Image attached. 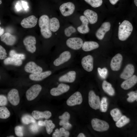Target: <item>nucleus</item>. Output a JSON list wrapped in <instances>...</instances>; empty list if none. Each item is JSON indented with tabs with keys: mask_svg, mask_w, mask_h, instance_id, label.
<instances>
[{
	"mask_svg": "<svg viewBox=\"0 0 137 137\" xmlns=\"http://www.w3.org/2000/svg\"><path fill=\"white\" fill-rule=\"evenodd\" d=\"M133 29V26L131 23L126 20L123 21L119 27V39L122 41L126 40L131 35Z\"/></svg>",
	"mask_w": 137,
	"mask_h": 137,
	"instance_id": "nucleus-1",
	"label": "nucleus"
},
{
	"mask_svg": "<svg viewBox=\"0 0 137 137\" xmlns=\"http://www.w3.org/2000/svg\"><path fill=\"white\" fill-rule=\"evenodd\" d=\"M39 25L42 36L45 39L50 38L52 34L49 28V19L48 16L46 15L41 16L39 20Z\"/></svg>",
	"mask_w": 137,
	"mask_h": 137,
	"instance_id": "nucleus-2",
	"label": "nucleus"
},
{
	"mask_svg": "<svg viewBox=\"0 0 137 137\" xmlns=\"http://www.w3.org/2000/svg\"><path fill=\"white\" fill-rule=\"evenodd\" d=\"M91 123L93 129L98 131H107L109 127V124L106 122L97 118L92 119Z\"/></svg>",
	"mask_w": 137,
	"mask_h": 137,
	"instance_id": "nucleus-3",
	"label": "nucleus"
},
{
	"mask_svg": "<svg viewBox=\"0 0 137 137\" xmlns=\"http://www.w3.org/2000/svg\"><path fill=\"white\" fill-rule=\"evenodd\" d=\"M42 89V87L39 84H34L31 86L26 92L27 100L31 101L35 99L38 96Z\"/></svg>",
	"mask_w": 137,
	"mask_h": 137,
	"instance_id": "nucleus-4",
	"label": "nucleus"
},
{
	"mask_svg": "<svg viewBox=\"0 0 137 137\" xmlns=\"http://www.w3.org/2000/svg\"><path fill=\"white\" fill-rule=\"evenodd\" d=\"M23 42L27 51L32 53L35 52L36 41L35 37L31 36H27L24 39Z\"/></svg>",
	"mask_w": 137,
	"mask_h": 137,
	"instance_id": "nucleus-5",
	"label": "nucleus"
},
{
	"mask_svg": "<svg viewBox=\"0 0 137 137\" xmlns=\"http://www.w3.org/2000/svg\"><path fill=\"white\" fill-rule=\"evenodd\" d=\"M66 44L69 47L74 50H77L82 47L83 41L79 37H73L68 39L66 41Z\"/></svg>",
	"mask_w": 137,
	"mask_h": 137,
	"instance_id": "nucleus-6",
	"label": "nucleus"
},
{
	"mask_svg": "<svg viewBox=\"0 0 137 137\" xmlns=\"http://www.w3.org/2000/svg\"><path fill=\"white\" fill-rule=\"evenodd\" d=\"M59 9L63 16H68L73 13L75 10V6L73 3L68 2L61 5L59 7Z\"/></svg>",
	"mask_w": 137,
	"mask_h": 137,
	"instance_id": "nucleus-7",
	"label": "nucleus"
},
{
	"mask_svg": "<svg viewBox=\"0 0 137 137\" xmlns=\"http://www.w3.org/2000/svg\"><path fill=\"white\" fill-rule=\"evenodd\" d=\"M88 101L89 104L92 108L95 110L99 109L100 102L99 97L96 95L92 90L89 92Z\"/></svg>",
	"mask_w": 137,
	"mask_h": 137,
	"instance_id": "nucleus-8",
	"label": "nucleus"
},
{
	"mask_svg": "<svg viewBox=\"0 0 137 137\" xmlns=\"http://www.w3.org/2000/svg\"><path fill=\"white\" fill-rule=\"evenodd\" d=\"M82 101V98L81 93L77 91L71 95L66 101L67 105L70 106L79 105Z\"/></svg>",
	"mask_w": 137,
	"mask_h": 137,
	"instance_id": "nucleus-9",
	"label": "nucleus"
},
{
	"mask_svg": "<svg viewBox=\"0 0 137 137\" xmlns=\"http://www.w3.org/2000/svg\"><path fill=\"white\" fill-rule=\"evenodd\" d=\"M71 57V53L68 51H65L61 53L59 57L53 62V64L55 66H58L68 61Z\"/></svg>",
	"mask_w": 137,
	"mask_h": 137,
	"instance_id": "nucleus-10",
	"label": "nucleus"
},
{
	"mask_svg": "<svg viewBox=\"0 0 137 137\" xmlns=\"http://www.w3.org/2000/svg\"><path fill=\"white\" fill-rule=\"evenodd\" d=\"M70 89V87L69 85L61 83L58 85L57 87L51 89L50 91V93L52 96H58L67 92Z\"/></svg>",
	"mask_w": 137,
	"mask_h": 137,
	"instance_id": "nucleus-11",
	"label": "nucleus"
},
{
	"mask_svg": "<svg viewBox=\"0 0 137 137\" xmlns=\"http://www.w3.org/2000/svg\"><path fill=\"white\" fill-rule=\"evenodd\" d=\"M93 58L90 55L84 57L82 59L81 64L84 69L88 72L92 71L93 68Z\"/></svg>",
	"mask_w": 137,
	"mask_h": 137,
	"instance_id": "nucleus-12",
	"label": "nucleus"
},
{
	"mask_svg": "<svg viewBox=\"0 0 137 137\" xmlns=\"http://www.w3.org/2000/svg\"><path fill=\"white\" fill-rule=\"evenodd\" d=\"M38 18L34 15L24 18L21 21V24L23 28H28L35 27L37 23Z\"/></svg>",
	"mask_w": 137,
	"mask_h": 137,
	"instance_id": "nucleus-13",
	"label": "nucleus"
},
{
	"mask_svg": "<svg viewBox=\"0 0 137 137\" xmlns=\"http://www.w3.org/2000/svg\"><path fill=\"white\" fill-rule=\"evenodd\" d=\"M24 69L26 72L31 74L37 73L43 71L42 67L32 61L27 63L25 65Z\"/></svg>",
	"mask_w": 137,
	"mask_h": 137,
	"instance_id": "nucleus-14",
	"label": "nucleus"
},
{
	"mask_svg": "<svg viewBox=\"0 0 137 137\" xmlns=\"http://www.w3.org/2000/svg\"><path fill=\"white\" fill-rule=\"evenodd\" d=\"M110 27L111 24L109 22L103 23L96 32L95 35L97 38L99 40H102L106 32L110 30Z\"/></svg>",
	"mask_w": 137,
	"mask_h": 137,
	"instance_id": "nucleus-15",
	"label": "nucleus"
},
{
	"mask_svg": "<svg viewBox=\"0 0 137 137\" xmlns=\"http://www.w3.org/2000/svg\"><path fill=\"white\" fill-rule=\"evenodd\" d=\"M7 98L8 100L12 105L14 106L18 105L20 101L18 91L15 89L11 90L8 93Z\"/></svg>",
	"mask_w": 137,
	"mask_h": 137,
	"instance_id": "nucleus-16",
	"label": "nucleus"
},
{
	"mask_svg": "<svg viewBox=\"0 0 137 137\" xmlns=\"http://www.w3.org/2000/svg\"><path fill=\"white\" fill-rule=\"evenodd\" d=\"M123 60V57L120 54L115 55L111 59L110 67L113 71H117L120 68Z\"/></svg>",
	"mask_w": 137,
	"mask_h": 137,
	"instance_id": "nucleus-17",
	"label": "nucleus"
},
{
	"mask_svg": "<svg viewBox=\"0 0 137 137\" xmlns=\"http://www.w3.org/2000/svg\"><path fill=\"white\" fill-rule=\"evenodd\" d=\"M76 72L74 71H71L60 77L59 81L60 82L72 83L75 80Z\"/></svg>",
	"mask_w": 137,
	"mask_h": 137,
	"instance_id": "nucleus-18",
	"label": "nucleus"
},
{
	"mask_svg": "<svg viewBox=\"0 0 137 137\" xmlns=\"http://www.w3.org/2000/svg\"><path fill=\"white\" fill-rule=\"evenodd\" d=\"M0 40L7 45L12 46L15 43L16 38L14 35L9 33L6 32L1 37Z\"/></svg>",
	"mask_w": 137,
	"mask_h": 137,
	"instance_id": "nucleus-19",
	"label": "nucleus"
},
{
	"mask_svg": "<svg viewBox=\"0 0 137 137\" xmlns=\"http://www.w3.org/2000/svg\"><path fill=\"white\" fill-rule=\"evenodd\" d=\"M52 73L50 71H47L36 74H31L29 77L31 80L36 81L42 80L50 76Z\"/></svg>",
	"mask_w": 137,
	"mask_h": 137,
	"instance_id": "nucleus-20",
	"label": "nucleus"
},
{
	"mask_svg": "<svg viewBox=\"0 0 137 137\" xmlns=\"http://www.w3.org/2000/svg\"><path fill=\"white\" fill-rule=\"evenodd\" d=\"M80 19L82 22V24L77 27L78 31L82 34L88 33L90 29L88 25L89 22L84 15H81L80 17Z\"/></svg>",
	"mask_w": 137,
	"mask_h": 137,
	"instance_id": "nucleus-21",
	"label": "nucleus"
},
{
	"mask_svg": "<svg viewBox=\"0 0 137 137\" xmlns=\"http://www.w3.org/2000/svg\"><path fill=\"white\" fill-rule=\"evenodd\" d=\"M134 72V67L132 64H127L124 68L123 72L121 74V78L126 79L133 76Z\"/></svg>",
	"mask_w": 137,
	"mask_h": 137,
	"instance_id": "nucleus-22",
	"label": "nucleus"
},
{
	"mask_svg": "<svg viewBox=\"0 0 137 137\" xmlns=\"http://www.w3.org/2000/svg\"><path fill=\"white\" fill-rule=\"evenodd\" d=\"M126 80L121 84L122 88L125 90L131 88L137 82V77L135 75H133Z\"/></svg>",
	"mask_w": 137,
	"mask_h": 137,
	"instance_id": "nucleus-23",
	"label": "nucleus"
},
{
	"mask_svg": "<svg viewBox=\"0 0 137 137\" xmlns=\"http://www.w3.org/2000/svg\"><path fill=\"white\" fill-rule=\"evenodd\" d=\"M84 16L91 24L96 23L98 19V15L96 12L89 9L85 10L83 13Z\"/></svg>",
	"mask_w": 137,
	"mask_h": 137,
	"instance_id": "nucleus-24",
	"label": "nucleus"
},
{
	"mask_svg": "<svg viewBox=\"0 0 137 137\" xmlns=\"http://www.w3.org/2000/svg\"><path fill=\"white\" fill-rule=\"evenodd\" d=\"M31 114L33 117L36 119H38L42 118L48 119L52 116L51 113L48 111L41 112L34 110L32 112Z\"/></svg>",
	"mask_w": 137,
	"mask_h": 137,
	"instance_id": "nucleus-25",
	"label": "nucleus"
},
{
	"mask_svg": "<svg viewBox=\"0 0 137 137\" xmlns=\"http://www.w3.org/2000/svg\"><path fill=\"white\" fill-rule=\"evenodd\" d=\"M99 46V44L95 42L87 41L83 43L82 47L83 51L89 52L98 48Z\"/></svg>",
	"mask_w": 137,
	"mask_h": 137,
	"instance_id": "nucleus-26",
	"label": "nucleus"
},
{
	"mask_svg": "<svg viewBox=\"0 0 137 137\" xmlns=\"http://www.w3.org/2000/svg\"><path fill=\"white\" fill-rule=\"evenodd\" d=\"M4 63L5 65H12L20 66L22 65V60L10 57L5 58L4 61Z\"/></svg>",
	"mask_w": 137,
	"mask_h": 137,
	"instance_id": "nucleus-27",
	"label": "nucleus"
},
{
	"mask_svg": "<svg viewBox=\"0 0 137 137\" xmlns=\"http://www.w3.org/2000/svg\"><path fill=\"white\" fill-rule=\"evenodd\" d=\"M102 87L104 91L109 95L112 96L115 94V91L111 84L106 80L103 81Z\"/></svg>",
	"mask_w": 137,
	"mask_h": 137,
	"instance_id": "nucleus-28",
	"label": "nucleus"
},
{
	"mask_svg": "<svg viewBox=\"0 0 137 137\" xmlns=\"http://www.w3.org/2000/svg\"><path fill=\"white\" fill-rule=\"evenodd\" d=\"M60 23L58 19L55 18H53L49 20V28L51 31L55 32L60 27Z\"/></svg>",
	"mask_w": 137,
	"mask_h": 137,
	"instance_id": "nucleus-29",
	"label": "nucleus"
},
{
	"mask_svg": "<svg viewBox=\"0 0 137 137\" xmlns=\"http://www.w3.org/2000/svg\"><path fill=\"white\" fill-rule=\"evenodd\" d=\"M130 121L129 118L125 115H123L116 122V125L118 127L121 128L128 123Z\"/></svg>",
	"mask_w": 137,
	"mask_h": 137,
	"instance_id": "nucleus-30",
	"label": "nucleus"
},
{
	"mask_svg": "<svg viewBox=\"0 0 137 137\" xmlns=\"http://www.w3.org/2000/svg\"><path fill=\"white\" fill-rule=\"evenodd\" d=\"M10 111L6 107H0V118L7 119L10 116Z\"/></svg>",
	"mask_w": 137,
	"mask_h": 137,
	"instance_id": "nucleus-31",
	"label": "nucleus"
},
{
	"mask_svg": "<svg viewBox=\"0 0 137 137\" xmlns=\"http://www.w3.org/2000/svg\"><path fill=\"white\" fill-rule=\"evenodd\" d=\"M110 114L112 117L113 120L115 122L118 120L122 116L120 111L117 108L112 110L110 111Z\"/></svg>",
	"mask_w": 137,
	"mask_h": 137,
	"instance_id": "nucleus-32",
	"label": "nucleus"
},
{
	"mask_svg": "<svg viewBox=\"0 0 137 137\" xmlns=\"http://www.w3.org/2000/svg\"><path fill=\"white\" fill-rule=\"evenodd\" d=\"M44 126L46 127V129L47 133L48 134H51L53 131V129L55 127V125L53 123L51 120H46L44 121Z\"/></svg>",
	"mask_w": 137,
	"mask_h": 137,
	"instance_id": "nucleus-33",
	"label": "nucleus"
},
{
	"mask_svg": "<svg viewBox=\"0 0 137 137\" xmlns=\"http://www.w3.org/2000/svg\"><path fill=\"white\" fill-rule=\"evenodd\" d=\"M9 55L10 57L22 60H24L26 58L24 54L17 53L14 50H11L9 52Z\"/></svg>",
	"mask_w": 137,
	"mask_h": 137,
	"instance_id": "nucleus-34",
	"label": "nucleus"
},
{
	"mask_svg": "<svg viewBox=\"0 0 137 137\" xmlns=\"http://www.w3.org/2000/svg\"><path fill=\"white\" fill-rule=\"evenodd\" d=\"M21 121L23 123L25 124L35 123L36 122L33 117L28 114L23 116L22 118Z\"/></svg>",
	"mask_w": 137,
	"mask_h": 137,
	"instance_id": "nucleus-35",
	"label": "nucleus"
},
{
	"mask_svg": "<svg viewBox=\"0 0 137 137\" xmlns=\"http://www.w3.org/2000/svg\"><path fill=\"white\" fill-rule=\"evenodd\" d=\"M108 105L107 98L105 97H103L100 102L99 108L101 111L106 112L107 110Z\"/></svg>",
	"mask_w": 137,
	"mask_h": 137,
	"instance_id": "nucleus-36",
	"label": "nucleus"
},
{
	"mask_svg": "<svg viewBox=\"0 0 137 137\" xmlns=\"http://www.w3.org/2000/svg\"><path fill=\"white\" fill-rule=\"evenodd\" d=\"M87 3L94 8L100 6L102 4V0H84Z\"/></svg>",
	"mask_w": 137,
	"mask_h": 137,
	"instance_id": "nucleus-37",
	"label": "nucleus"
},
{
	"mask_svg": "<svg viewBox=\"0 0 137 137\" xmlns=\"http://www.w3.org/2000/svg\"><path fill=\"white\" fill-rule=\"evenodd\" d=\"M97 70L99 75L101 78L104 79L106 78L108 73V70L107 68L104 67L101 69L98 67Z\"/></svg>",
	"mask_w": 137,
	"mask_h": 137,
	"instance_id": "nucleus-38",
	"label": "nucleus"
},
{
	"mask_svg": "<svg viewBox=\"0 0 137 137\" xmlns=\"http://www.w3.org/2000/svg\"><path fill=\"white\" fill-rule=\"evenodd\" d=\"M129 97L127 98V101L129 102H133L135 100H137V92L134 91H131L128 94Z\"/></svg>",
	"mask_w": 137,
	"mask_h": 137,
	"instance_id": "nucleus-39",
	"label": "nucleus"
},
{
	"mask_svg": "<svg viewBox=\"0 0 137 137\" xmlns=\"http://www.w3.org/2000/svg\"><path fill=\"white\" fill-rule=\"evenodd\" d=\"M76 31V29L72 26H70L66 28L64 30V33L65 35L67 37L71 36L73 33Z\"/></svg>",
	"mask_w": 137,
	"mask_h": 137,
	"instance_id": "nucleus-40",
	"label": "nucleus"
},
{
	"mask_svg": "<svg viewBox=\"0 0 137 137\" xmlns=\"http://www.w3.org/2000/svg\"><path fill=\"white\" fill-rule=\"evenodd\" d=\"M15 133L16 135L18 137H21L23 136V128L22 126H17L14 128Z\"/></svg>",
	"mask_w": 137,
	"mask_h": 137,
	"instance_id": "nucleus-41",
	"label": "nucleus"
},
{
	"mask_svg": "<svg viewBox=\"0 0 137 137\" xmlns=\"http://www.w3.org/2000/svg\"><path fill=\"white\" fill-rule=\"evenodd\" d=\"M7 54L5 49L0 45V59H5L7 57Z\"/></svg>",
	"mask_w": 137,
	"mask_h": 137,
	"instance_id": "nucleus-42",
	"label": "nucleus"
},
{
	"mask_svg": "<svg viewBox=\"0 0 137 137\" xmlns=\"http://www.w3.org/2000/svg\"><path fill=\"white\" fill-rule=\"evenodd\" d=\"M8 103L7 99L6 97L4 95H0V106H5Z\"/></svg>",
	"mask_w": 137,
	"mask_h": 137,
	"instance_id": "nucleus-43",
	"label": "nucleus"
},
{
	"mask_svg": "<svg viewBox=\"0 0 137 137\" xmlns=\"http://www.w3.org/2000/svg\"><path fill=\"white\" fill-rule=\"evenodd\" d=\"M70 118V114L67 112H64L62 115L59 117V118L60 119L67 122H68V120Z\"/></svg>",
	"mask_w": 137,
	"mask_h": 137,
	"instance_id": "nucleus-44",
	"label": "nucleus"
},
{
	"mask_svg": "<svg viewBox=\"0 0 137 137\" xmlns=\"http://www.w3.org/2000/svg\"><path fill=\"white\" fill-rule=\"evenodd\" d=\"M30 126L31 130L33 132H36L38 131L39 127L36 123H32Z\"/></svg>",
	"mask_w": 137,
	"mask_h": 137,
	"instance_id": "nucleus-45",
	"label": "nucleus"
},
{
	"mask_svg": "<svg viewBox=\"0 0 137 137\" xmlns=\"http://www.w3.org/2000/svg\"><path fill=\"white\" fill-rule=\"evenodd\" d=\"M62 126L63 128L66 130L70 129L72 127L71 124L69 123V122H67L65 123Z\"/></svg>",
	"mask_w": 137,
	"mask_h": 137,
	"instance_id": "nucleus-46",
	"label": "nucleus"
},
{
	"mask_svg": "<svg viewBox=\"0 0 137 137\" xmlns=\"http://www.w3.org/2000/svg\"><path fill=\"white\" fill-rule=\"evenodd\" d=\"M53 137H61L59 130L58 129H56L52 135Z\"/></svg>",
	"mask_w": 137,
	"mask_h": 137,
	"instance_id": "nucleus-47",
	"label": "nucleus"
},
{
	"mask_svg": "<svg viewBox=\"0 0 137 137\" xmlns=\"http://www.w3.org/2000/svg\"><path fill=\"white\" fill-rule=\"evenodd\" d=\"M59 131L61 137L64 136V134L65 131V129L63 128H60Z\"/></svg>",
	"mask_w": 137,
	"mask_h": 137,
	"instance_id": "nucleus-48",
	"label": "nucleus"
},
{
	"mask_svg": "<svg viewBox=\"0 0 137 137\" xmlns=\"http://www.w3.org/2000/svg\"><path fill=\"white\" fill-rule=\"evenodd\" d=\"M22 3L23 7L24 8L25 10H26L28 8V6L27 5V3L26 2L23 1H22Z\"/></svg>",
	"mask_w": 137,
	"mask_h": 137,
	"instance_id": "nucleus-49",
	"label": "nucleus"
},
{
	"mask_svg": "<svg viewBox=\"0 0 137 137\" xmlns=\"http://www.w3.org/2000/svg\"><path fill=\"white\" fill-rule=\"evenodd\" d=\"M38 125L40 126H44L45 123L44 121H39L38 122Z\"/></svg>",
	"mask_w": 137,
	"mask_h": 137,
	"instance_id": "nucleus-50",
	"label": "nucleus"
},
{
	"mask_svg": "<svg viewBox=\"0 0 137 137\" xmlns=\"http://www.w3.org/2000/svg\"><path fill=\"white\" fill-rule=\"evenodd\" d=\"M119 0H109L110 3L112 5L115 4Z\"/></svg>",
	"mask_w": 137,
	"mask_h": 137,
	"instance_id": "nucleus-51",
	"label": "nucleus"
},
{
	"mask_svg": "<svg viewBox=\"0 0 137 137\" xmlns=\"http://www.w3.org/2000/svg\"><path fill=\"white\" fill-rule=\"evenodd\" d=\"M4 32V29L3 28H2L0 26V37H1L3 34Z\"/></svg>",
	"mask_w": 137,
	"mask_h": 137,
	"instance_id": "nucleus-52",
	"label": "nucleus"
},
{
	"mask_svg": "<svg viewBox=\"0 0 137 137\" xmlns=\"http://www.w3.org/2000/svg\"><path fill=\"white\" fill-rule=\"evenodd\" d=\"M69 132L67 131H65L64 134V137H68L69 136Z\"/></svg>",
	"mask_w": 137,
	"mask_h": 137,
	"instance_id": "nucleus-53",
	"label": "nucleus"
},
{
	"mask_svg": "<svg viewBox=\"0 0 137 137\" xmlns=\"http://www.w3.org/2000/svg\"><path fill=\"white\" fill-rule=\"evenodd\" d=\"M16 8L18 11H19L21 9V7L18 3H17L16 5Z\"/></svg>",
	"mask_w": 137,
	"mask_h": 137,
	"instance_id": "nucleus-54",
	"label": "nucleus"
},
{
	"mask_svg": "<svg viewBox=\"0 0 137 137\" xmlns=\"http://www.w3.org/2000/svg\"><path fill=\"white\" fill-rule=\"evenodd\" d=\"M77 137H85V136L82 133H80L78 135Z\"/></svg>",
	"mask_w": 137,
	"mask_h": 137,
	"instance_id": "nucleus-55",
	"label": "nucleus"
},
{
	"mask_svg": "<svg viewBox=\"0 0 137 137\" xmlns=\"http://www.w3.org/2000/svg\"><path fill=\"white\" fill-rule=\"evenodd\" d=\"M134 2L136 6H137V0H134Z\"/></svg>",
	"mask_w": 137,
	"mask_h": 137,
	"instance_id": "nucleus-56",
	"label": "nucleus"
},
{
	"mask_svg": "<svg viewBox=\"0 0 137 137\" xmlns=\"http://www.w3.org/2000/svg\"><path fill=\"white\" fill-rule=\"evenodd\" d=\"M7 137H14V136L13 135H11V136H8Z\"/></svg>",
	"mask_w": 137,
	"mask_h": 137,
	"instance_id": "nucleus-57",
	"label": "nucleus"
},
{
	"mask_svg": "<svg viewBox=\"0 0 137 137\" xmlns=\"http://www.w3.org/2000/svg\"><path fill=\"white\" fill-rule=\"evenodd\" d=\"M2 3V1L1 0H0V5Z\"/></svg>",
	"mask_w": 137,
	"mask_h": 137,
	"instance_id": "nucleus-58",
	"label": "nucleus"
},
{
	"mask_svg": "<svg viewBox=\"0 0 137 137\" xmlns=\"http://www.w3.org/2000/svg\"><path fill=\"white\" fill-rule=\"evenodd\" d=\"M1 24V22H0V25Z\"/></svg>",
	"mask_w": 137,
	"mask_h": 137,
	"instance_id": "nucleus-59",
	"label": "nucleus"
},
{
	"mask_svg": "<svg viewBox=\"0 0 137 137\" xmlns=\"http://www.w3.org/2000/svg\"><path fill=\"white\" fill-rule=\"evenodd\" d=\"M0 78H1V77H0Z\"/></svg>",
	"mask_w": 137,
	"mask_h": 137,
	"instance_id": "nucleus-60",
	"label": "nucleus"
}]
</instances>
